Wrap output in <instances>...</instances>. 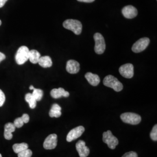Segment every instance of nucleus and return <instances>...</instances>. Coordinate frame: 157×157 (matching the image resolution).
<instances>
[{
	"label": "nucleus",
	"instance_id": "ddd939ff",
	"mask_svg": "<svg viewBox=\"0 0 157 157\" xmlns=\"http://www.w3.org/2000/svg\"><path fill=\"white\" fill-rule=\"evenodd\" d=\"M66 69L68 73L75 74L78 73L80 71V64L75 60H69L67 62Z\"/></svg>",
	"mask_w": 157,
	"mask_h": 157
},
{
	"label": "nucleus",
	"instance_id": "f704fd0d",
	"mask_svg": "<svg viewBox=\"0 0 157 157\" xmlns=\"http://www.w3.org/2000/svg\"><path fill=\"white\" fill-rule=\"evenodd\" d=\"M0 157H2V155L0 154Z\"/></svg>",
	"mask_w": 157,
	"mask_h": 157
},
{
	"label": "nucleus",
	"instance_id": "b1692460",
	"mask_svg": "<svg viewBox=\"0 0 157 157\" xmlns=\"http://www.w3.org/2000/svg\"><path fill=\"white\" fill-rule=\"evenodd\" d=\"M150 137L153 141L157 140V125L155 124L150 133Z\"/></svg>",
	"mask_w": 157,
	"mask_h": 157
},
{
	"label": "nucleus",
	"instance_id": "7c9ffc66",
	"mask_svg": "<svg viewBox=\"0 0 157 157\" xmlns=\"http://www.w3.org/2000/svg\"><path fill=\"white\" fill-rule=\"evenodd\" d=\"M7 1L8 0H0V8H2L4 6Z\"/></svg>",
	"mask_w": 157,
	"mask_h": 157
},
{
	"label": "nucleus",
	"instance_id": "20e7f679",
	"mask_svg": "<svg viewBox=\"0 0 157 157\" xmlns=\"http://www.w3.org/2000/svg\"><path fill=\"white\" fill-rule=\"evenodd\" d=\"M29 50L26 46H21L17 50L15 60L18 65H23L29 59Z\"/></svg>",
	"mask_w": 157,
	"mask_h": 157
},
{
	"label": "nucleus",
	"instance_id": "412c9836",
	"mask_svg": "<svg viewBox=\"0 0 157 157\" xmlns=\"http://www.w3.org/2000/svg\"><path fill=\"white\" fill-rule=\"evenodd\" d=\"M32 95L34 98L36 99L37 101H39L42 99L43 96V91L39 89H34Z\"/></svg>",
	"mask_w": 157,
	"mask_h": 157
},
{
	"label": "nucleus",
	"instance_id": "39448f33",
	"mask_svg": "<svg viewBox=\"0 0 157 157\" xmlns=\"http://www.w3.org/2000/svg\"><path fill=\"white\" fill-rule=\"evenodd\" d=\"M94 39L95 41L94 51L97 54H102L105 50V42L104 37L101 34L97 33L94 35Z\"/></svg>",
	"mask_w": 157,
	"mask_h": 157
},
{
	"label": "nucleus",
	"instance_id": "f03ea898",
	"mask_svg": "<svg viewBox=\"0 0 157 157\" xmlns=\"http://www.w3.org/2000/svg\"><path fill=\"white\" fill-rule=\"evenodd\" d=\"M63 26L67 29L72 31L76 35L82 33V25L80 21L74 19H67L63 23Z\"/></svg>",
	"mask_w": 157,
	"mask_h": 157
},
{
	"label": "nucleus",
	"instance_id": "a211bd4d",
	"mask_svg": "<svg viewBox=\"0 0 157 157\" xmlns=\"http://www.w3.org/2000/svg\"><path fill=\"white\" fill-rule=\"evenodd\" d=\"M41 57L40 54L37 50H32L29 51V59L32 63H37L39 62L40 58Z\"/></svg>",
	"mask_w": 157,
	"mask_h": 157
},
{
	"label": "nucleus",
	"instance_id": "dca6fc26",
	"mask_svg": "<svg viewBox=\"0 0 157 157\" xmlns=\"http://www.w3.org/2000/svg\"><path fill=\"white\" fill-rule=\"evenodd\" d=\"M85 78L87 79L88 82L93 86H97L100 82V77L96 75L91 72H88L85 75Z\"/></svg>",
	"mask_w": 157,
	"mask_h": 157
},
{
	"label": "nucleus",
	"instance_id": "72a5a7b5",
	"mask_svg": "<svg viewBox=\"0 0 157 157\" xmlns=\"http://www.w3.org/2000/svg\"><path fill=\"white\" fill-rule=\"evenodd\" d=\"M1 21L0 20V26H1Z\"/></svg>",
	"mask_w": 157,
	"mask_h": 157
},
{
	"label": "nucleus",
	"instance_id": "cd10ccee",
	"mask_svg": "<svg viewBox=\"0 0 157 157\" xmlns=\"http://www.w3.org/2000/svg\"><path fill=\"white\" fill-rule=\"evenodd\" d=\"M21 118L22 119L24 124H27V123H28L29 122L30 118H29V116L28 114L24 113Z\"/></svg>",
	"mask_w": 157,
	"mask_h": 157
},
{
	"label": "nucleus",
	"instance_id": "4468645a",
	"mask_svg": "<svg viewBox=\"0 0 157 157\" xmlns=\"http://www.w3.org/2000/svg\"><path fill=\"white\" fill-rule=\"evenodd\" d=\"M51 95L54 98H59L62 97H68L69 96V93L64 90L63 88L59 89H54L51 91Z\"/></svg>",
	"mask_w": 157,
	"mask_h": 157
},
{
	"label": "nucleus",
	"instance_id": "7ed1b4c3",
	"mask_svg": "<svg viewBox=\"0 0 157 157\" xmlns=\"http://www.w3.org/2000/svg\"><path fill=\"white\" fill-rule=\"evenodd\" d=\"M121 119L124 123L133 125L140 124L141 121V118L139 115L132 112H126L122 113L121 115Z\"/></svg>",
	"mask_w": 157,
	"mask_h": 157
},
{
	"label": "nucleus",
	"instance_id": "f3484780",
	"mask_svg": "<svg viewBox=\"0 0 157 157\" xmlns=\"http://www.w3.org/2000/svg\"><path fill=\"white\" fill-rule=\"evenodd\" d=\"M39 64L43 67H50L52 65L51 58L49 56H41L39 60Z\"/></svg>",
	"mask_w": 157,
	"mask_h": 157
},
{
	"label": "nucleus",
	"instance_id": "aec40b11",
	"mask_svg": "<svg viewBox=\"0 0 157 157\" xmlns=\"http://www.w3.org/2000/svg\"><path fill=\"white\" fill-rule=\"evenodd\" d=\"M25 100L27 102H28L29 107L31 109H34L36 107L37 101L34 98L32 94L31 93L26 94L25 95Z\"/></svg>",
	"mask_w": 157,
	"mask_h": 157
},
{
	"label": "nucleus",
	"instance_id": "6e6552de",
	"mask_svg": "<svg viewBox=\"0 0 157 157\" xmlns=\"http://www.w3.org/2000/svg\"><path fill=\"white\" fill-rule=\"evenodd\" d=\"M119 71L124 78H132L134 75V67L131 63H126L119 67Z\"/></svg>",
	"mask_w": 157,
	"mask_h": 157
},
{
	"label": "nucleus",
	"instance_id": "2f4dec72",
	"mask_svg": "<svg viewBox=\"0 0 157 157\" xmlns=\"http://www.w3.org/2000/svg\"><path fill=\"white\" fill-rule=\"evenodd\" d=\"M79 2H87V3H90L94 2L95 0H77Z\"/></svg>",
	"mask_w": 157,
	"mask_h": 157
},
{
	"label": "nucleus",
	"instance_id": "a878e982",
	"mask_svg": "<svg viewBox=\"0 0 157 157\" xmlns=\"http://www.w3.org/2000/svg\"><path fill=\"white\" fill-rule=\"evenodd\" d=\"M6 101V95L4 92L0 89V107H2Z\"/></svg>",
	"mask_w": 157,
	"mask_h": 157
},
{
	"label": "nucleus",
	"instance_id": "393cba45",
	"mask_svg": "<svg viewBox=\"0 0 157 157\" xmlns=\"http://www.w3.org/2000/svg\"><path fill=\"white\" fill-rule=\"evenodd\" d=\"M13 124H14L15 126L17 128H21V127H22L23 126L24 122L23 121L21 117V118H17L15 119V121H14Z\"/></svg>",
	"mask_w": 157,
	"mask_h": 157
},
{
	"label": "nucleus",
	"instance_id": "9b49d317",
	"mask_svg": "<svg viewBox=\"0 0 157 157\" xmlns=\"http://www.w3.org/2000/svg\"><path fill=\"white\" fill-rule=\"evenodd\" d=\"M76 148L80 157H87L90 154V150L86 146V143L83 140H79L77 142Z\"/></svg>",
	"mask_w": 157,
	"mask_h": 157
},
{
	"label": "nucleus",
	"instance_id": "4be33fe9",
	"mask_svg": "<svg viewBox=\"0 0 157 157\" xmlns=\"http://www.w3.org/2000/svg\"><path fill=\"white\" fill-rule=\"evenodd\" d=\"M33 152L32 150L29 149H26L23 150V151L19 152L17 154V157H32Z\"/></svg>",
	"mask_w": 157,
	"mask_h": 157
},
{
	"label": "nucleus",
	"instance_id": "1a4fd4ad",
	"mask_svg": "<svg viewBox=\"0 0 157 157\" xmlns=\"http://www.w3.org/2000/svg\"><path fill=\"white\" fill-rule=\"evenodd\" d=\"M85 130L84 127L82 126H79L71 130L67 134V142H71L80 137Z\"/></svg>",
	"mask_w": 157,
	"mask_h": 157
},
{
	"label": "nucleus",
	"instance_id": "423d86ee",
	"mask_svg": "<svg viewBox=\"0 0 157 157\" xmlns=\"http://www.w3.org/2000/svg\"><path fill=\"white\" fill-rule=\"evenodd\" d=\"M102 141L104 143L107 144L108 147L112 150L116 148V146H118L119 141L118 139L114 136L112 132L110 130H108L105 132H104L102 135Z\"/></svg>",
	"mask_w": 157,
	"mask_h": 157
},
{
	"label": "nucleus",
	"instance_id": "f8f14e48",
	"mask_svg": "<svg viewBox=\"0 0 157 157\" xmlns=\"http://www.w3.org/2000/svg\"><path fill=\"white\" fill-rule=\"evenodd\" d=\"M124 17L127 19H133L137 15L138 12L137 9L132 6H124L122 10Z\"/></svg>",
	"mask_w": 157,
	"mask_h": 157
},
{
	"label": "nucleus",
	"instance_id": "f257e3e1",
	"mask_svg": "<svg viewBox=\"0 0 157 157\" xmlns=\"http://www.w3.org/2000/svg\"><path fill=\"white\" fill-rule=\"evenodd\" d=\"M103 84L108 87H110L115 91H121L122 90L124 86L118 78L113 76L112 75H108L103 80Z\"/></svg>",
	"mask_w": 157,
	"mask_h": 157
},
{
	"label": "nucleus",
	"instance_id": "6ab92c4d",
	"mask_svg": "<svg viewBox=\"0 0 157 157\" xmlns=\"http://www.w3.org/2000/svg\"><path fill=\"white\" fill-rule=\"evenodd\" d=\"M28 144L27 143H22L19 144H15L14 145H13L12 148L15 153L18 154L19 152H21L25 150L28 149Z\"/></svg>",
	"mask_w": 157,
	"mask_h": 157
},
{
	"label": "nucleus",
	"instance_id": "c85d7f7f",
	"mask_svg": "<svg viewBox=\"0 0 157 157\" xmlns=\"http://www.w3.org/2000/svg\"><path fill=\"white\" fill-rule=\"evenodd\" d=\"M51 109L61 111V107H60V106H59L58 104H54L52 105Z\"/></svg>",
	"mask_w": 157,
	"mask_h": 157
},
{
	"label": "nucleus",
	"instance_id": "bb28decb",
	"mask_svg": "<svg viewBox=\"0 0 157 157\" xmlns=\"http://www.w3.org/2000/svg\"><path fill=\"white\" fill-rule=\"evenodd\" d=\"M122 157H138V155L135 152L130 151L125 153Z\"/></svg>",
	"mask_w": 157,
	"mask_h": 157
},
{
	"label": "nucleus",
	"instance_id": "5701e85b",
	"mask_svg": "<svg viewBox=\"0 0 157 157\" xmlns=\"http://www.w3.org/2000/svg\"><path fill=\"white\" fill-rule=\"evenodd\" d=\"M61 111L51 109L49 112V115L51 118H59L61 115Z\"/></svg>",
	"mask_w": 157,
	"mask_h": 157
},
{
	"label": "nucleus",
	"instance_id": "473e14b6",
	"mask_svg": "<svg viewBox=\"0 0 157 157\" xmlns=\"http://www.w3.org/2000/svg\"><path fill=\"white\" fill-rule=\"evenodd\" d=\"M29 89H30V90H34V87L33 86H30V87H29Z\"/></svg>",
	"mask_w": 157,
	"mask_h": 157
},
{
	"label": "nucleus",
	"instance_id": "c756f323",
	"mask_svg": "<svg viewBox=\"0 0 157 157\" xmlns=\"http://www.w3.org/2000/svg\"><path fill=\"white\" fill-rule=\"evenodd\" d=\"M6 56L3 53L0 52V62L2 61L3 60H4L6 59Z\"/></svg>",
	"mask_w": 157,
	"mask_h": 157
},
{
	"label": "nucleus",
	"instance_id": "9d476101",
	"mask_svg": "<svg viewBox=\"0 0 157 157\" xmlns=\"http://www.w3.org/2000/svg\"><path fill=\"white\" fill-rule=\"evenodd\" d=\"M57 142V135L56 134H51L45 139L43 143V147L46 150H52L56 147Z\"/></svg>",
	"mask_w": 157,
	"mask_h": 157
},
{
	"label": "nucleus",
	"instance_id": "2eb2a0df",
	"mask_svg": "<svg viewBox=\"0 0 157 157\" xmlns=\"http://www.w3.org/2000/svg\"><path fill=\"white\" fill-rule=\"evenodd\" d=\"M16 127L12 123H7L4 126V137L6 140H11L13 137L12 132H15Z\"/></svg>",
	"mask_w": 157,
	"mask_h": 157
},
{
	"label": "nucleus",
	"instance_id": "0eeeda50",
	"mask_svg": "<svg viewBox=\"0 0 157 157\" xmlns=\"http://www.w3.org/2000/svg\"><path fill=\"white\" fill-rule=\"evenodd\" d=\"M150 39L147 37L141 38L137 41L133 45L132 50L135 53H139L145 50L150 43Z\"/></svg>",
	"mask_w": 157,
	"mask_h": 157
}]
</instances>
